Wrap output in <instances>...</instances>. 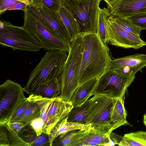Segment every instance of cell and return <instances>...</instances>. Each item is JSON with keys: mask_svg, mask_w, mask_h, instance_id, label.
<instances>
[{"mask_svg": "<svg viewBox=\"0 0 146 146\" xmlns=\"http://www.w3.org/2000/svg\"><path fill=\"white\" fill-rule=\"evenodd\" d=\"M136 74L108 68L98 78L93 95H102L114 99L124 98L127 88L134 80Z\"/></svg>", "mask_w": 146, "mask_h": 146, "instance_id": "8992f818", "label": "cell"}, {"mask_svg": "<svg viewBox=\"0 0 146 146\" xmlns=\"http://www.w3.org/2000/svg\"><path fill=\"white\" fill-rule=\"evenodd\" d=\"M77 20L81 33H96L101 0H61Z\"/></svg>", "mask_w": 146, "mask_h": 146, "instance_id": "ba28073f", "label": "cell"}, {"mask_svg": "<svg viewBox=\"0 0 146 146\" xmlns=\"http://www.w3.org/2000/svg\"><path fill=\"white\" fill-rule=\"evenodd\" d=\"M122 137V136L111 132L110 134V146L118 145L121 140Z\"/></svg>", "mask_w": 146, "mask_h": 146, "instance_id": "d590c367", "label": "cell"}, {"mask_svg": "<svg viewBox=\"0 0 146 146\" xmlns=\"http://www.w3.org/2000/svg\"><path fill=\"white\" fill-rule=\"evenodd\" d=\"M7 130L11 143V146H29L26 142L22 139L19 134L9 130Z\"/></svg>", "mask_w": 146, "mask_h": 146, "instance_id": "4dcf8cb0", "label": "cell"}, {"mask_svg": "<svg viewBox=\"0 0 146 146\" xmlns=\"http://www.w3.org/2000/svg\"><path fill=\"white\" fill-rule=\"evenodd\" d=\"M146 66V54H136L111 59L109 68L118 69L128 73L141 71Z\"/></svg>", "mask_w": 146, "mask_h": 146, "instance_id": "5bb4252c", "label": "cell"}, {"mask_svg": "<svg viewBox=\"0 0 146 146\" xmlns=\"http://www.w3.org/2000/svg\"><path fill=\"white\" fill-rule=\"evenodd\" d=\"M84 39L78 86L94 78L98 79L109 68L111 59L106 44L96 33L84 34Z\"/></svg>", "mask_w": 146, "mask_h": 146, "instance_id": "6da1fadb", "label": "cell"}, {"mask_svg": "<svg viewBox=\"0 0 146 146\" xmlns=\"http://www.w3.org/2000/svg\"><path fill=\"white\" fill-rule=\"evenodd\" d=\"M115 99L102 95H95L90 99L86 124H91L97 131L109 135L111 133V112Z\"/></svg>", "mask_w": 146, "mask_h": 146, "instance_id": "9c48e42d", "label": "cell"}, {"mask_svg": "<svg viewBox=\"0 0 146 146\" xmlns=\"http://www.w3.org/2000/svg\"><path fill=\"white\" fill-rule=\"evenodd\" d=\"M28 98L38 105L40 109V117L44 123L43 133L48 135L74 107L70 102L65 101L60 96L49 99L31 94Z\"/></svg>", "mask_w": 146, "mask_h": 146, "instance_id": "277c9868", "label": "cell"}, {"mask_svg": "<svg viewBox=\"0 0 146 146\" xmlns=\"http://www.w3.org/2000/svg\"><path fill=\"white\" fill-rule=\"evenodd\" d=\"M61 2V6L58 12L66 29L71 42L81 33V29L77 20L71 11Z\"/></svg>", "mask_w": 146, "mask_h": 146, "instance_id": "e0dca14e", "label": "cell"}, {"mask_svg": "<svg viewBox=\"0 0 146 146\" xmlns=\"http://www.w3.org/2000/svg\"><path fill=\"white\" fill-rule=\"evenodd\" d=\"M27 8L33 15L53 34L71 43L67 31L58 12L52 11L40 0H32Z\"/></svg>", "mask_w": 146, "mask_h": 146, "instance_id": "8fae6325", "label": "cell"}, {"mask_svg": "<svg viewBox=\"0 0 146 146\" xmlns=\"http://www.w3.org/2000/svg\"><path fill=\"white\" fill-rule=\"evenodd\" d=\"M112 19L126 31L139 38L141 31L143 29L125 17H121L110 15Z\"/></svg>", "mask_w": 146, "mask_h": 146, "instance_id": "4316f807", "label": "cell"}, {"mask_svg": "<svg viewBox=\"0 0 146 146\" xmlns=\"http://www.w3.org/2000/svg\"><path fill=\"white\" fill-rule=\"evenodd\" d=\"M30 101L29 105L17 121L24 123L25 126L29 124L34 119L39 117L40 115V109L38 104Z\"/></svg>", "mask_w": 146, "mask_h": 146, "instance_id": "d4e9b609", "label": "cell"}, {"mask_svg": "<svg viewBox=\"0 0 146 146\" xmlns=\"http://www.w3.org/2000/svg\"><path fill=\"white\" fill-rule=\"evenodd\" d=\"M118 145L146 146V131H139L125 134Z\"/></svg>", "mask_w": 146, "mask_h": 146, "instance_id": "cb8c5ba5", "label": "cell"}, {"mask_svg": "<svg viewBox=\"0 0 146 146\" xmlns=\"http://www.w3.org/2000/svg\"><path fill=\"white\" fill-rule=\"evenodd\" d=\"M107 7L110 15L125 17L146 12V0H113Z\"/></svg>", "mask_w": 146, "mask_h": 146, "instance_id": "4fadbf2b", "label": "cell"}, {"mask_svg": "<svg viewBox=\"0 0 146 146\" xmlns=\"http://www.w3.org/2000/svg\"><path fill=\"white\" fill-rule=\"evenodd\" d=\"M17 0H0V14H1L18 2Z\"/></svg>", "mask_w": 146, "mask_h": 146, "instance_id": "836d02e7", "label": "cell"}, {"mask_svg": "<svg viewBox=\"0 0 146 146\" xmlns=\"http://www.w3.org/2000/svg\"><path fill=\"white\" fill-rule=\"evenodd\" d=\"M90 130H75L60 135L53 140L52 146H77Z\"/></svg>", "mask_w": 146, "mask_h": 146, "instance_id": "ac0fdd59", "label": "cell"}, {"mask_svg": "<svg viewBox=\"0 0 146 146\" xmlns=\"http://www.w3.org/2000/svg\"><path fill=\"white\" fill-rule=\"evenodd\" d=\"M110 15L108 8H99L96 33L103 42L108 43V39L106 28V19Z\"/></svg>", "mask_w": 146, "mask_h": 146, "instance_id": "484cf974", "label": "cell"}, {"mask_svg": "<svg viewBox=\"0 0 146 146\" xmlns=\"http://www.w3.org/2000/svg\"><path fill=\"white\" fill-rule=\"evenodd\" d=\"M7 129L19 134L21 129L25 126V124L21 122L9 123L6 125Z\"/></svg>", "mask_w": 146, "mask_h": 146, "instance_id": "e575fe53", "label": "cell"}, {"mask_svg": "<svg viewBox=\"0 0 146 146\" xmlns=\"http://www.w3.org/2000/svg\"><path fill=\"white\" fill-rule=\"evenodd\" d=\"M98 80L97 78H94L77 87L70 100L74 107L81 106L93 96Z\"/></svg>", "mask_w": 146, "mask_h": 146, "instance_id": "2e32d148", "label": "cell"}, {"mask_svg": "<svg viewBox=\"0 0 146 146\" xmlns=\"http://www.w3.org/2000/svg\"><path fill=\"white\" fill-rule=\"evenodd\" d=\"M124 98L115 99L111 115L112 123L111 132L113 130L121 126L130 125L126 119L127 111L124 105Z\"/></svg>", "mask_w": 146, "mask_h": 146, "instance_id": "ffe728a7", "label": "cell"}, {"mask_svg": "<svg viewBox=\"0 0 146 146\" xmlns=\"http://www.w3.org/2000/svg\"><path fill=\"white\" fill-rule=\"evenodd\" d=\"M84 34L81 33L71 42L70 50L60 78V96L70 102L79 86V75L84 46Z\"/></svg>", "mask_w": 146, "mask_h": 146, "instance_id": "3957f363", "label": "cell"}, {"mask_svg": "<svg viewBox=\"0 0 146 146\" xmlns=\"http://www.w3.org/2000/svg\"><path fill=\"white\" fill-rule=\"evenodd\" d=\"M90 101L89 99L81 106L74 107L66 116L67 121L86 124Z\"/></svg>", "mask_w": 146, "mask_h": 146, "instance_id": "603a6c76", "label": "cell"}, {"mask_svg": "<svg viewBox=\"0 0 146 146\" xmlns=\"http://www.w3.org/2000/svg\"><path fill=\"white\" fill-rule=\"evenodd\" d=\"M28 5L25 3L19 2L10 8L9 10H21L23 11L27 8Z\"/></svg>", "mask_w": 146, "mask_h": 146, "instance_id": "8d00e7d4", "label": "cell"}, {"mask_svg": "<svg viewBox=\"0 0 146 146\" xmlns=\"http://www.w3.org/2000/svg\"><path fill=\"white\" fill-rule=\"evenodd\" d=\"M112 0H110V1H112Z\"/></svg>", "mask_w": 146, "mask_h": 146, "instance_id": "60d3db41", "label": "cell"}, {"mask_svg": "<svg viewBox=\"0 0 146 146\" xmlns=\"http://www.w3.org/2000/svg\"><path fill=\"white\" fill-rule=\"evenodd\" d=\"M47 8L55 12H58L61 5V0H40Z\"/></svg>", "mask_w": 146, "mask_h": 146, "instance_id": "d6a6232c", "label": "cell"}, {"mask_svg": "<svg viewBox=\"0 0 146 146\" xmlns=\"http://www.w3.org/2000/svg\"><path fill=\"white\" fill-rule=\"evenodd\" d=\"M125 18L143 30H146V12L137 13Z\"/></svg>", "mask_w": 146, "mask_h": 146, "instance_id": "f1b7e54d", "label": "cell"}, {"mask_svg": "<svg viewBox=\"0 0 146 146\" xmlns=\"http://www.w3.org/2000/svg\"><path fill=\"white\" fill-rule=\"evenodd\" d=\"M93 129L94 128L91 124L68 121L66 117L56 125L48 135L50 146H52L53 140L60 135L75 130H90Z\"/></svg>", "mask_w": 146, "mask_h": 146, "instance_id": "9a60e30c", "label": "cell"}, {"mask_svg": "<svg viewBox=\"0 0 146 146\" xmlns=\"http://www.w3.org/2000/svg\"><path fill=\"white\" fill-rule=\"evenodd\" d=\"M68 54V52L61 50L48 51L31 71L23 88L24 92L30 95L41 84L52 79L60 78Z\"/></svg>", "mask_w": 146, "mask_h": 146, "instance_id": "7a4b0ae2", "label": "cell"}, {"mask_svg": "<svg viewBox=\"0 0 146 146\" xmlns=\"http://www.w3.org/2000/svg\"><path fill=\"white\" fill-rule=\"evenodd\" d=\"M21 2L24 3L29 5L30 4L32 0H17Z\"/></svg>", "mask_w": 146, "mask_h": 146, "instance_id": "74e56055", "label": "cell"}, {"mask_svg": "<svg viewBox=\"0 0 146 146\" xmlns=\"http://www.w3.org/2000/svg\"><path fill=\"white\" fill-rule=\"evenodd\" d=\"M108 43L126 48H140L146 45V42L125 31L110 16L105 21Z\"/></svg>", "mask_w": 146, "mask_h": 146, "instance_id": "7c38bea8", "label": "cell"}, {"mask_svg": "<svg viewBox=\"0 0 146 146\" xmlns=\"http://www.w3.org/2000/svg\"><path fill=\"white\" fill-rule=\"evenodd\" d=\"M0 44L13 51L37 52L43 46L24 27L13 25L5 21L0 22Z\"/></svg>", "mask_w": 146, "mask_h": 146, "instance_id": "5b68a950", "label": "cell"}, {"mask_svg": "<svg viewBox=\"0 0 146 146\" xmlns=\"http://www.w3.org/2000/svg\"><path fill=\"white\" fill-rule=\"evenodd\" d=\"M30 103V101L28 98H26L8 119L6 125L9 123L17 122Z\"/></svg>", "mask_w": 146, "mask_h": 146, "instance_id": "83f0119b", "label": "cell"}, {"mask_svg": "<svg viewBox=\"0 0 146 146\" xmlns=\"http://www.w3.org/2000/svg\"><path fill=\"white\" fill-rule=\"evenodd\" d=\"M19 135L29 146H50L48 135L43 133L41 135L37 136L29 124L25 126L21 129Z\"/></svg>", "mask_w": 146, "mask_h": 146, "instance_id": "d6986e66", "label": "cell"}, {"mask_svg": "<svg viewBox=\"0 0 146 146\" xmlns=\"http://www.w3.org/2000/svg\"><path fill=\"white\" fill-rule=\"evenodd\" d=\"M0 146H11L9 134L6 125H0Z\"/></svg>", "mask_w": 146, "mask_h": 146, "instance_id": "f546056e", "label": "cell"}, {"mask_svg": "<svg viewBox=\"0 0 146 146\" xmlns=\"http://www.w3.org/2000/svg\"><path fill=\"white\" fill-rule=\"evenodd\" d=\"M23 26L47 50H61L68 52L71 43L51 32L27 8L24 11Z\"/></svg>", "mask_w": 146, "mask_h": 146, "instance_id": "52a82bcc", "label": "cell"}, {"mask_svg": "<svg viewBox=\"0 0 146 146\" xmlns=\"http://www.w3.org/2000/svg\"><path fill=\"white\" fill-rule=\"evenodd\" d=\"M21 85L7 79L0 85V125L9 118L26 98Z\"/></svg>", "mask_w": 146, "mask_h": 146, "instance_id": "30bf717a", "label": "cell"}, {"mask_svg": "<svg viewBox=\"0 0 146 146\" xmlns=\"http://www.w3.org/2000/svg\"><path fill=\"white\" fill-rule=\"evenodd\" d=\"M143 122L144 124L146 127V113H145L143 115Z\"/></svg>", "mask_w": 146, "mask_h": 146, "instance_id": "f35d334b", "label": "cell"}, {"mask_svg": "<svg viewBox=\"0 0 146 146\" xmlns=\"http://www.w3.org/2000/svg\"><path fill=\"white\" fill-rule=\"evenodd\" d=\"M60 78H56L41 84L31 94L51 99L60 96Z\"/></svg>", "mask_w": 146, "mask_h": 146, "instance_id": "44dd1931", "label": "cell"}, {"mask_svg": "<svg viewBox=\"0 0 146 146\" xmlns=\"http://www.w3.org/2000/svg\"><path fill=\"white\" fill-rule=\"evenodd\" d=\"M103 0L105 1L106 3H107V5H108L110 3V0Z\"/></svg>", "mask_w": 146, "mask_h": 146, "instance_id": "ab89813d", "label": "cell"}, {"mask_svg": "<svg viewBox=\"0 0 146 146\" xmlns=\"http://www.w3.org/2000/svg\"><path fill=\"white\" fill-rule=\"evenodd\" d=\"M110 135L98 132L94 129L90 130L88 134L77 145L110 146Z\"/></svg>", "mask_w": 146, "mask_h": 146, "instance_id": "7402d4cb", "label": "cell"}, {"mask_svg": "<svg viewBox=\"0 0 146 146\" xmlns=\"http://www.w3.org/2000/svg\"><path fill=\"white\" fill-rule=\"evenodd\" d=\"M30 126L36 133L37 136L43 133V128L44 123L40 117L33 120L29 124Z\"/></svg>", "mask_w": 146, "mask_h": 146, "instance_id": "1f68e13d", "label": "cell"}]
</instances>
